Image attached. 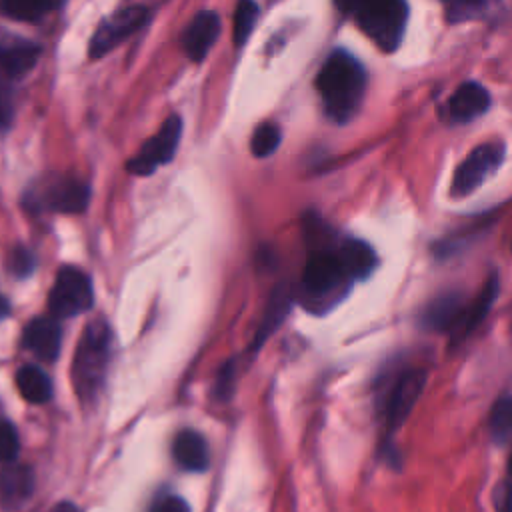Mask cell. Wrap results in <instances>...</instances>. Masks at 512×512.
<instances>
[{
  "mask_svg": "<svg viewBox=\"0 0 512 512\" xmlns=\"http://www.w3.org/2000/svg\"><path fill=\"white\" fill-rule=\"evenodd\" d=\"M232 366H226L224 370H222V374H220V384H218V394L220 396H228L230 394V380H232V370H230Z\"/></svg>",
  "mask_w": 512,
  "mask_h": 512,
  "instance_id": "31",
  "label": "cell"
},
{
  "mask_svg": "<svg viewBox=\"0 0 512 512\" xmlns=\"http://www.w3.org/2000/svg\"><path fill=\"white\" fill-rule=\"evenodd\" d=\"M280 144V130L278 126L270 124V122H264L260 124L252 138H250V148H252V154L258 156V158H266L270 156Z\"/></svg>",
  "mask_w": 512,
  "mask_h": 512,
  "instance_id": "25",
  "label": "cell"
},
{
  "mask_svg": "<svg viewBox=\"0 0 512 512\" xmlns=\"http://www.w3.org/2000/svg\"><path fill=\"white\" fill-rule=\"evenodd\" d=\"M180 134H182V120L180 116H170L160 132L156 136H152L142 148L140 152L130 158L128 162V170L136 176H148L152 174L158 166L170 162V158L174 156L176 152V146H178V140H180Z\"/></svg>",
  "mask_w": 512,
  "mask_h": 512,
  "instance_id": "9",
  "label": "cell"
},
{
  "mask_svg": "<svg viewBox=\"0 0 512 512\" xmlns=\"http://www.w3.org/2000/svg\"><path fill=\"white\" fill-rule=\"evenodd\" d=\"M428 372L424 368H410L398 376L384 400V432L386 440L404 424L412 412L416 400L420 398L426 386Z\"/></svg>",
  "mask_w": 512,
  "mask_h": 512,
  "instance_id": "6",
  "label": "cell"
},
{
  "mask_svg": "<svg viewBox=\"0 0 512 512\" xmlns=\"http://www.w3.org/2000/svg\"><path fill=\"white\" fill-rule=\"evenodd\" d=\"M336 254L350 276V280H362L366 278L378 264V258L374 250L356 238H346L336 246Z\"/></svg>",
  "mask_w": 512,
  "mask_h": 512,
  "instance_id": "19",
  "label": "cell"
},
{
  "mask_svg": "<svg viewBox=\"0 0 512 512\" xmlns=\"http://www.w3.org/2000/svg\"><path fill=\"white\" fill-rule=\"evenodd\" d=\"M290 290L286 286H278L274 290V294L270 296V302L266 306V312H264V320L260 324V330H258V336H256V346H260L268 336L270 332H274V328L284 320L288 308H290Z\"/></svg>",
  "mask_w": 512,
  "mask_h": 512,
  "instance_id": "21",
  "label": "cell"
},
{
  "mask_svg": "<svg viewBox=\"0 0 512 512\" xmlns=\"http://www.w3.org/2000/svg\"><path fill=\"white\" fill-rule=\"evenodd\" d=\"M496 296H498V276H496V274H490L488 280L484 282L482 290H480L472 300L466 302L464 312H462L458 324H456L454 330L450 332V338H452V344H454V346L460 344V342H464V340L480 326V322L486 318L488 310L492 308Z\"/></svg>",
  "mask_w": 512,
  "mask_h": 512,
  "instance_id": "11",
  "label": "cell"
},
{
  "mask_svg": "<svg viewBox=\"0 0 512 512\" xmlns=\"http://www.w3.org/2000/svg\"><path fill=\"white\" fill-rule=\"evenodd\" d=\"M152 512H190V508H188V504L182 498L166 496L160 502H156Z\"/></svg>",
  "mask_w": 512,
  "mask_h": 512,
  "instance_id": "30",
  "label": "cell"
},
{
  "mask_svg": "<svg viewBox=\"0 0 512 512\" xmlns=\"http://www.w3.org/2000/svg\"><path fill=\"white\" fill-rule=\"evenodd\" d=\"M488 106H490L488 90L478 82H464L450 96L448 112H450V118L456 122H470L480 114H484Z\"/></svg>",
  "mask_w": 512,
  "mask_h": 512,
  "instance_id": "15",
  "label": "cell"
},
{
  "mask_svg": "<svg viewBox=\"0 0 512 512\" xmlns=\"http://www.w3.org/2000/svg\"><path fill=\"white\" fill-rule=\"evenodd\" d=\"M18 450H20V440H18L16 428L6 418H0V460L12 462L18 456Z\"/></svg>",
  "mask_w": 512,
  "mask_h": 512,
  "instance_id": "27",
  "label": "cell"
},
{
  "mask_svg": "<svg viewBox=\"0 0 512 512\" xmlns=\"http://www.w3.org/2000/svg\"><path fill=\"white\" fill-rule=\"evenodd\" d=\"M8 266L16 276H28L34 270V256L26 248H18L10 254Z\"/></svg>",
  "mask_w": 512,
  "mask_h": 512,
  "instance_id": "28",
  "label": "cell"
},
{
  "mask_svg": "<svg viewBox=\"0 0 512 512\" xmlns=\"http://www.w3.org/2000/svg\"><path fill=\"white\" fill-rule=\"evenodd\" d=\"M148 20V10L144 6H128L114 12L110 18L102 20L90 42V56L100 58L108 54L116 44L134 34Z\"/></svg>",
  "mask_w": 512,
  "mask_h": 512,
  "instance_id": "10",
  "label": "cell"
},
{
  "mask_svg": "<svg viewBox=\"0 0 512 512\" xmlns=\"http://www.w3.org/2000/svg\"><path fill=\"white\" fill-rule=\"evenodd\" d=\"M58 4L60 0H0V10L8 18L34 22L44 14L52 12Z\"/></svg>",
  "mask_w": 512,
  "mask_h": 512,
  "instance_id": "22",
  "label": "cell"
},
{
  "mask_svg": "<svg viewBox=\"0 0 512 512\" xmlns=\"http://www.w3.org/2000/svg\"><path fill=\"white\" fill-rule=\"evenodd\" d=\"M10 120V106H8V98H6V92L0 84V128L6 126Z\"/></svg>",
  "mask_w": 512,
  "mask_h": 512,
  "instance_id": "32",
  "label": "cell"
},
{
  "mask_svg": "<svg viewBox=\"0 0 512 512\" xmlns=\"http://www.w3.org/2000/svg\"><path fill=\"white\" fill-rule=\"evenodd\" d=\"M88 186L76 178H56L36 192H30L26 204L36 210H50L62 214L82 212L88 204Z\"/></svg>",
  "mask_w": 512,
  "mask_h": 512,
  "instance_id": "7",
  "label": "cell"
},
{
  "mask_svg": "<svg viewBox=\"0 0 512 512\" xmlns=\"http://www.w3.org/2000/svg\"><path fill=\"white\" fill-rule=\"evenodd\" d=\"M316 88L324 108L336 122H346L362 100L366 88V72L362 64L344 50L328 56L316 76Z\"/></svg>",
  "mask_w": 512,
  "mask_h": 512,
  "instance_id": "1",
  "label": "cell"
},
{
  "mask_svg": "<svg viewBox=\"0 0 512 512\" xmlns=\"http://www.w3.org/2000/svg\"><path fill=\"white\" fill-rule=\"evenodd\" d=\"M494 510L512 512V482L504 480L494 488Z\"/></svg>",
  "mask_w": 512,
  "mask_h": 512,
  "instance_id": "29",
  "label": "cell"
},
{
  "mask_svg": "<svg viewBox=\"0 0 512 512\" xmlns=\"http://www.w3.org/2000/svg\"><path fill=\"white\" fill-rule=\"evenodd\" d=\"M336 6L350 14L366 36H370L380 50L392 52L402 40L408 18L404 0H334Z\"/></svg>",
  "mask_w": 512,
  "mask_h": 512,
  "instance_id": "3",
  "label": "cell"
},
{
  "mask_svg": "<svg viewBox=\"0 0 512 512\" xmlns=\"http://www.w3.org/2000/svg\"><path fill=\"white\" fill-rule=\"evenodd\" d=\"M258 18V6L254 0H240L234 12V42L236 46H242Z\"/></svg>",
  "mask_w": 512,
  "mask_h": 512,
  "instance_id": "24",
  "label": "cell"
},
{
  "mask_svg": "<svg viewBox=\"0 0 512 512\" xmlns=\"http://www.w3.org/2000/svg\"><path fill=\"white\" fill-rule=\"evenodd\" d=\"M8 310H10V306H8V302L4 300V296L0 294V318L8 316Z\"/></svg>",
  "mask_w": 512,
  "mask_h": 512,
  "instance_id": "33",
  "label": "cell"
},
{
  "mask_svg": "<svg viewBox=\"0 0 512 512\" xmlns=\"http://www.w3.org/2000/svg\"><path fill=\"white\" fill-rule=\"evenodd\" d=\"M92 300V284L82 270L72 266L58 270L48 296V308L54 318H70L82 314L92 306Z\"/></svg>",
  "mask_w": 512,
  "mask_h": 512,
  "instance_id": "5",
  "label": "cell"
},
{
  "mask_svg": "<svg viewBox=\"0 0 512 512\" xmlns=\"http://www.w3.org/2000/svg\"><path fill=\"white\" fill-rule=\"evenodd\" d=\"M444 2H448V4H450V2H452V0H444Z\"/></svg>",
  "mask_w": 512,
  "mask_h": 512,
  "instance_id": "36",
  "label": "cell"
},
{
  "mask_svg": "<svg viewBox=\"0 0 512 512\" xmlns=\"http://www.w3.org/2000/svg\"><path fill=\"white\" fill-rule=\"evenodd\" d=\"M62 328L54 318H34L24 328V346L40 360H54L60 354Z\"/></svg>",
  "mask_w": 512,
  "mask_h": 512,
  "instance_id": "12",
  "label": "cell"
},
{
  "mask_svg": "<svg viewBox=\"0 0 512 512\" xmlns=\"http://www.w3.org/2000/svg\"><path fill=\"white\" fill-rule=\"evenodd\" d=\"M218 30H220V18L216 12L212 10L198 12L184 32V52L188 54V58L194 62H200L208 54L214 40L218 38Z\"/></svg>",
  "mask_w": 512,
  "mask_h": 512,
  "instance_id": "13",
  "label": "cell"
},
{
  "mask_svg": "<svg viewBox=\"0 0 512 512\" xmlns=\"http://www.w3.org/2000/svg\"><path fill=\"white\" fill-rule=\"evenodd\" d=\"M492 0H452L448 4V20L450 22H462L468 18L480 16Z\"/></svg>",
  "mask_w": 512,
  "mask_h": 512,
  "instance_id": "26",
  "label": "cell"
},
{
  "mask_svg": "<svg viewBox=\"0 0 512 512\" xmlns=\"http://www.w3.org/2000/svg\"><path fill=\"white\" fill-rule=\"evenodd\" d=\"M112 358V332L106 322L86 326L72 362V382L80 400L90 402L102 388Z\"/></svg>",
  "mask_w": 512,
  "mask_h": 512,
  "instance_id": "2",
  "label": "cell"
},
{
  "mask_svg": "<svg viewBox=\"0 0 512 512\" xmlns=\"http://www.w3.org/2000/svg\"><path fill=\"white\" fill-rule=\"evenodd\" d=\"M172 454H174V460L182 468L192 470V472L206 470L208 462H210L208 444L202 438V434H198L196 430L178 432L172 442Z\"/></svg>",
  "mask_w": 512,
  "mask_h": 512,
  "instance_id": "18",
  "label": "cell"
},
{
  "mask_svg": "<svg viewBox=\"0 0 512 512\" xmlns=\"http://www.w3.org/2000/svg\"><path fill=\"white\" fill-rule=\"evenodd\" d=\"M350 276L346 274L336 248H314L302 270V298L306 306L318 310L332 306L346 294Z\"/></svg>",
  "mask_w": 512,
  "mask_h": 512,
  "instance_id": "4",
  "label": "cell"
},
{
  "mask_svg": "<svg viewBox=\"0 0 512 512\" xmlns=\"http://www.w3.org/2000/svg\"><path fill=\"white\" fill-rule=\"evenodd\" d=\"M504 158V146L502 144H480L476 146L464 162L456 168L450 194L454 198L472 194L502 162Z\"/></svg>",
  "mask_w": 512,
  "mask_h": 512,
  "instance_id": "8",
  "label": "cell"
},
{
  "mask_svg": "<svg viewBox=\"0 0 512 512\" xmlns=\"http://www.w3.org/2000/svg\"><path fill=\"white\" fill-rule=\"evenodd\" d=\"M34 490V474L24 464L6 462L0 472V500L8 508L22 506Z\"/></svg>",
  "mask_w": 512,
  "mask_h": 512,
  "instance_id": "16",
  "label": "cell"
},
{
  "mask_svg": "<svg viewBox=\"0 0 512 512\" xmlns=\"http://www.w3.org/2000/svg\"><path fill=\"white\" fill-rule=\"evenodd\" d=\"M40 56V48L26 40L0 42V72L8 78L28 74Z\"/></svg>",
  "mask_w": 512,
  "mask_h": 512,
  "instance_id": "17",
  "label": "cell"
},
{
  "mask_svg": "<svg viewBox=\"0 0 512 512\" xmlns=\"http://www.w3.org/2000/svg\"><path fill=\"white\" fill-rule=\"evenodd\" d=\"M466 298L460 292H446L438 298H434L422 312V324L430 330L438 332H452L454 326L458 324Z\"/></svg>",
  "mask_w": 512,
  "mask_h": 512,
  "instance_id": "14",
  "label": "cell"
},
{
  "mask_svg": "<svg viewBox=\"0 0 512 512\" xmlns=\"http://www.w3.org/2000/svg\"><path fill=\"white\" fill-rule=\"evenodd\" d=\"M16 386L22 398H26L32 404H44L52 398V382L34 364H26L16 372Z\"/></svg>",
  "mask_w": 512,
  "mask_h": 512,
  "instance_id": "20",
  "label": "cell"
},
{
  "mask_svg": "<svg viewBox=\"0 0 512 512\" xmlns=\"http://www.w3.org/2000/svg\"><path fill=\"white\" fill-rule=\"evenodd\" d=\"M490 432L496 440L504 442L512 436V394L496 400L490 412Z\"/></svg>",
  "mask_w": 512,
  "mask_h": 512,
  "instance_id": "23",
  "label": "cell"
},
{
  "mask_svg": "<svg viewBox=\"0 0 512 512\" xmlns=\"http://www.w3.org/2000/svg\"><path fill=\"white\" fill-rule=\"evenodd\" d=\"M52 512H76V508H74L72 504H60V506H56Z\"/></svg>",
  "mask_w": 512,
  "mask_h": 512,
  "instance_id": "34",
  "label": "cell"
},
{
  "mask_svg": "<svg viewBox=\"0 0 512 512\" xmlns=\"http://www.w3.org/2000/svg\"><path fill=\"white\" fill-rule=\"evenodd\" d=\"M508 472H510V476H512V454H510V458H508Z\"/></svg>",
  "mask_w": 512,
  "mask_h": 512,
  "instance_id": "35",
  "label": "cell"
}]
</instances>
